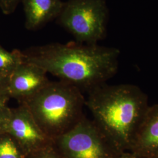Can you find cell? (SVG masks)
I'll use <instances>...</instances> for the list:
<instances>
[{"label": "cell", "mask_w": 158, "mask_h": 158, "mask_svg": "<svg viewBox=\"0 0 158 158\" xmlns=\"http://www.w3.org/2000/svg\"><path fill=\"white\" fill-rule=\"evenodd\" d=\"M107 15L106 0H68L58 18L78 43L94 45L105 37Z\"/></svg>", "instance_id": "5"}, {"label": "cell", "mask_w": 158, "mask_h": 158, "mask_svg": "<svg viewBox=\"0 0 158 158\" xmlns=\"http://www.w3.org/2000/svg\"><path fill=\"white\" fill-rule=\"evenodd\" d=\"M27 153L7 132L0 135V158H26Z\"/></svg>", "instance_id": "11"}, {"label": "cell", "mask_w": 158, "mask_h": 158, "mask_svg": "<svg viewBox=\"0 0 158 158\" xmlns=\"http://www.w3.org/2000/svg\"><path fill=\"white\" fill-rule=\"evenodd\" d=\"M23 60L87 93L116 74L120 52L83 44L52 43L22 51Z\"/></svg>", "instance_id": "1"}, {"label": "cell", "mask_w": 158, "mask_h": 158, "mask_svg": "<svg viewBox=\"0 0 158 158\" xmlns=\"http://www.w3.org/2000/svg\"><path fill=\"white\" fill-rule=\"evenodd\" d=\"M88 94L85 106L93 120L121 151H130L149 107L146 94L135 85L106 83Z\"/></svg>", "instance_id": "2"}, {"label": "cell", "mask_w": 158, "mask_h": 158, "mask_svg": "<svg viewBox=\"0 0 158 158\" xmlns=\"http://www.w3.org/2000/svg\"><path fill=\"white\" fill-rule=\"evenodd\" d=\"M118 158H139L134 153L132 152H124Z\"/></svg>", "instance_id": "16"}, {"label": "cell", "mask_w": 158, "mask_h": 158, "mask_svg": "<svg viewBox=\"0 0 158 158\" xmlns=\"http://www.w3.org/2000/svg\"><path fill=\"white\" fill-rule=\"evenodd\" d=\"M158 158V157H148V158Z\"/></svg>", "instance_id": "17"}, {"label": "cell", "mask_w": 158, "mask_h": 158, "mask_svg": "<svg viewBox=\"0 0 158 158\" xmlns=\"http://www.w3.org/2000/svg\"><path fill=\"white\" fill-rule=\"evenodd\" d=\"M53 143L62 158H118L124 152L85 115L72 130L53 139Z\"/></svg>", "instance_id": "4"}, {"label": "cell", "mask_w": 158, "mask_h": 158, "mask_svg": "<svg viewBox=\"0 0 158 158\" xmlns=\"http://www.w3.org/2000/svg\"><path fill=\"white\" fill-rule=\"evenodd\" d=\"M130 151L139 158L158 157V104L149 106Z\"/></svg>", "instance_id": "8"}, {"label": "cell", "mask_w": 158, "mask_h": 158, "mask_svg": "<svg viewBox=\"0 0 158 158\" xmlns=\"http://www.w3.org/2000/svg\"><path fill=\"white\" fill-rule=\"evenodd\" d=\"M26 158H62L52 143L36 152L27 155Z\"/></svg>", "instance_id": "12"}, {"label": "cell", "mask_w": 158, "mask_h": 158, "mask_svg": "<svg viewBox=\"0 0 158 158\" xmlns=\"http://www.w3.org/2000/svg\"><path fill=\"white\" fill-rule=\"evenodd\" d=\"M23 62L22 51H6L0 46V74L9 77Z\"/></svg>", "instance_id": "10"}, {"label": "cell", "mask_w": 158, "mask_h": 158, "mask_svg": "<svg viewBox=\"0 0 158 158\" xmlns=\"http://www.w3.org/2000/svg\"><path fill=\"white\" fill-rule=\"evenodd\" d=\"M11 114V108L7 102H0V135L6 132Z\"/></svg>", "instance_id": "13"}, {"label": "cell", "mask_w": 158, "mask_h": 158, "mask_svg": "<svg viewBox=\"0 0 158 158\" xmlns=\"http://www.w3.org/2000/svg\"><path fill=\"white\" fill-rule=\"evenodd\" d=\"M36 123L52 140L72 130L85 116L82 91L68 82L50 81L23 104Z\"/></svg>", "instance_id": "3"}, {"label": "cell", "mask_w": 158, "mask_h": 158, "mask_svg": "<svg viewBox=\"0 0 158 158\" xmlns=\"http://www.w3.org/2000/svg\"><path fill=\"white\" fill-rule=\"evenodd\" d=\"M6 132L17 141L28 155L52 143L35 121L28 108L24 104L11 108V114Z\"/></svg>", "instance_id": "6"}, {"label": "cell", "mask_w": 158, "mask_h": 158, "mask_svg": "<svg viewBox=\"0 0 158 158\" xmlns=\"http://www.w3.org/2000/svg\"><path fill=\"white\" fill-rule=\"evenodd\" d=\"M50 81L44 69L23 60L8 77L10 98L16 100L19 104H23L37 94Z\"/></svg>", "instance_id": "7"}, {"label": "cell", "mask_w": 158, "mask_h": 158, "mask_svg": "<svg viewBox=\"0 0 158 158\" xmlns=\"http://www.w3.org/2000/svg\"><path fill=\"white\" fill-rule=\"evenodd\" d=\"M20 0H0L1 10L6 14H9L14 11Z\"/></svg>", "instance_id": "15"}, {"label": "cell", "mask_w": 158, "mask_h": 158, "mask_svg": "<svg viewBox=\"0 0 158 158\" xmlns=\"http://www.w3.org/2000/svg\"><path fill=\"white\" fill-rule=\"evenodd\" d=\"M25 28L36 30L52 19L58 18L64 3L62 0H23Z\"/></svg>", "instance_id": "9"}, {"label": "cell", "mask_w": 158, "mask_h": 158, "mask_svg": "<svg viewBox=\"0 0 158 158\" xmlns=\"http://www.w3.org/2000/svg\"><path fill=\"white\" fill-rule=\"evenodd\" d=\"M10 98L8 91V77L0 74V102H7Z\"/></svg>", "instance_id": "14"}]
</instances>
